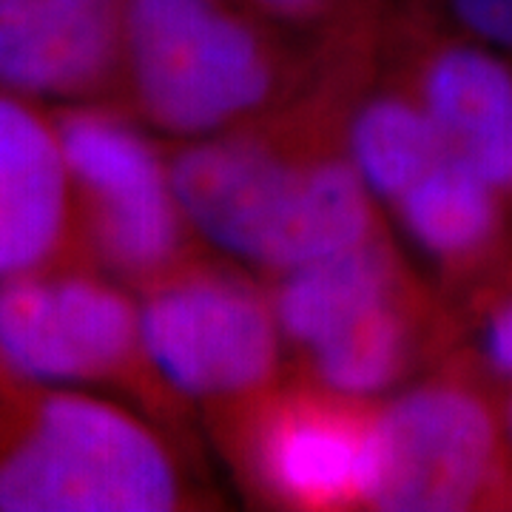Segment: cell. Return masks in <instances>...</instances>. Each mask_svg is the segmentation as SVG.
<instances>
[{"instance_id":"cell-1","label":"cell","mask_w":512,"mask_h":512,"mask_svg":"<svg viewBox=\"0 0 512 512\" xmlns=\"http://www.w3.org/2000/svg\"><path fill=\"white\" fill-rule=\"evenodd\" d=\"M123 57L137 106L183 143L251 126L285 74L265 35L220 0H126Z\"/></svg>"},{"instance_id":"cell-2","label":"cell","mask_w":512,"mask_h":512,"mask_svg":"<svg viewBox=\"0 0 512 512\" xmlns=\"http://www.w3.org/2000/svg\"><path fill=\"white\" fill-rule=\"evenodd\" d=\"M180 501L157 433L86 393H49L0 458V512H168Z\"/></svg>"},{"instance_id":"cell-3","label":"cell","mask_w":512,"mask_h":512,"mask_svg":"<svg viewBox=\"0 0 512 512\" xmlns=\"http://www.w3.org/2000/svg\"><path fill=\"white\" fill-rule=\"evenodd\" d=\"M282 345L271 293L225 268L180 265L140 305L143 362L191 402H254L274 387Z\"/></svg>"},{"instance_id":"cell-4","label":"cell","mask_w":512,"mask_h":512,"mask_svg":"<svg viewBox=\"0 0 512 512\" xmlns=\"http://www.w3.org/2000/svg\"><path fill=\"white\" fill-rule=\"evenodd\" d=\"M504 416L461 376L421 382L376 404L370 504L390 512H456L504 498Z\"/></svg>"},{"instance_id":"cell-5","label":"cell","mask_w":512,"mask_h":512,"mask_svg":"<svg viewBox=\"0 0 512 512\" xmlns=\"http://www.w3.org/2000/svg\"><path fill=\"white\" fill-rule=\"evenodd\" d=\"M72 183L92 208L97 251L120 274L157 282L185 265V220L171 160L126 120L74 111L57 123Z\"/></svg>"},{"instance_id":"cell-6","label":"cell","mask_w":512,"mask_h":512,"mask_svg":"<svg viewBox=\"0 0 512 512\" xmlns=\"http://www.w3.org/2000/svg\"><path fill=\"white\" fill-rule=\"evenodd\" d=\"M313 154L242 126L183 143L171 157V180L194 234L271 274L305 197Z\"/></svg>"},{"instance_id":"cell-7","label":"cell","mask_w":512,"mask_h":512,"mask_svg":"<svg viewBox=\"0 0 512 512\" xmlns=\"http://www.w3.org/2000/svg\"><path fill=\"white\" fill-rule=\"evenodd\" d=\"M245 453L254 481L293 510L367 507L376 473V404L328 390L256 396Z\"/></svg>"},{"instance_id":"cell-8","label":"cell","mask_w":512,"mask_h":512,"mask_svg":"<svg viewBox=\"0 0 512 512\" xmlns=\"http://www.w3.org/2000/svg\"><path fill=\"white\" fill-rule=\"evenodd\" d=\"M140 353V305L92 276L0 282V362L43 384L97 382Z\"/></svg>"},{"instance_id":"cell-9","label":"cell","mask_w":512,"mask_h":512,"mask_svg":"<svg viewBox=\"0 0 512 512\" xmlns=\"http://www.w3.org/2000/svg\"><path fill=\"white\" fill-rule=\"evenodd\" d=\"M126 0H0V86L72 97L123 55Z\"/></svg>"},{"instance_id":"cell-10","label":"cell","mask_w":512,"mask_h":512,"mask_svg":"<svg viewBox=\"0 0 512 512\" xmlns=\"http://www.w3.org/2000/svg\"><path fill=\"white\" fill-rule=\"evenodd\" d=\"M413 94L450 154L512 197V63L478 43H444L419 63Z\"/></svg>"},{"instance_id":"cell-11","label":"cell","mask_w":512,"mask_h":512,"mask_svg":"<svg viewBox=\"0 0 512 512\" xmlns=\"http://www.w3.org/2000/svg\"><path fill=\"white\" fill-rule=\"evenodd\" d=\"M69 183L57 128L0 97V282L52 256L69 217Z\"/></svg>"},{"instance_id":"cell-12","label":"cell","mask_w":512,"mask_h":512,"mask_svg":"<svg viewBox=\"0 0 512 512\" xmlns=\"http://www.w3.org/2000/svg\"><path fill=\"white\" fill-rule=\"evenodd\" d=\"M413 288L384 234L345 254L274 276L268 288L285 345L305 356Z\"/></svg>"},{"instance_id":"cell-13","label":"cell","mask_w":512,"mask_h":512,"mask_svg":"<svg viewBox=\"0 0 512 512\" xmlns=\"http://www.w3.org/2000/svg\"><path fill=\"white\" fill-rule=\"evenodd\" d=\"M507 200L478 171L447 154L390 211L421 254L450 274H467L501 248Z\"/></svg>"},{"instance_id":"cell-14","label":"cell","mask_w":512,"mask_h":512,"mask_svg":"<svg viewBox=\"0 0 512 512\" xmlns=\"http://www.w3.org/2000/svg\"><path fill=\"white\" fill-rule=\"evenodd\" d=\"M342 151L387 208L450 154L413 92H376L362 100L348 117Z\"/></svg>"},{"instance_id":"cell-15","label":"cell","mask_w":512,"mask_h":512,"mask_svg":"<svg viewBox=\"0 0 512 512\" xmlns=\"http://www.w3.org/2000/svg\"><path fill=\"white\" fill-rule=\"evenodd\" d=\"M419 348L421 313L410 288L308 353L313 387L353 402H376L407 379Z\"/></svg>"},{"instance_id":"cell-16","label":"cell","mask_w":512,"mask_h":512,"mask_svg":"<svg viewBox=\"0 0 512 512\" xmlns=\"http://www.w3.org/2000/svg\"><path fill=\"white\" fill-rule=\"evenodd\" d=\"M450 9L478 43L512 55V0H450Z\"/></svg>"},{"instance_id":"cell-17","label":"cell","mask_w":512,"mask_h":512,"mask_svg":"<svg viewBox=\"0 0 512 512\" xmlns=\"http://www.w3.org/2000/svg\"><path fill=\"white\" fill-rule=\"evenodd\" d=\"M481 362L501 382L512 384V291H504L481 322Z\"/></svg>"},{"instance_id":"cell-18","label":"cell","mask_w":512,"mask_h":512,"mask_svg":"<svg viewBox=\"0 0 512 512\" xmlns=\"http://www.w3.org/2000/svg\"><path fill=\"white\" fill-rule=\"evenodd\" d=\"M254 3L271 18L288 20V23H311L322 18V12L330 6V0H254Z\"/></svg>"},{"instance_id":"cell-19","label":"cell","mask_w":512,"mask_h":512,"mask_svg":"<svg viewBox=\"0 0 512 512\" xmlns=\"http://www.w3.org/2000/svg\"><path fill=\"white\" fill-rule=\"evenodd\" d=\"M504 416V430H507V436L512 441V384H510V396H507V410L501 413Z\"/></svg>"}]
</instances>
